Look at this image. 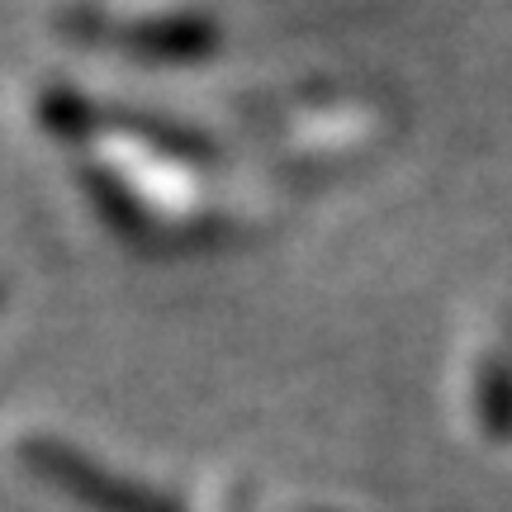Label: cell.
<instances>
[{
  "label": "cell",
  "mask_w": 512,
  "mask_h": 512,
  "mask_svg": "<svg viewBox=\"0 0 512 512\" xmlns=\"http://www.w3.org/2000/svg\"><path fill=\"white\" fill-rule=\"evenodd\" d=\"M81 29L86 38H100V43H119L128 53H152V57H190L214 43V19L204 10H185V5H171V10H133V15H119V10H81Z\"/></svg>",
  "instance_id": "1"
}]
</instances>
